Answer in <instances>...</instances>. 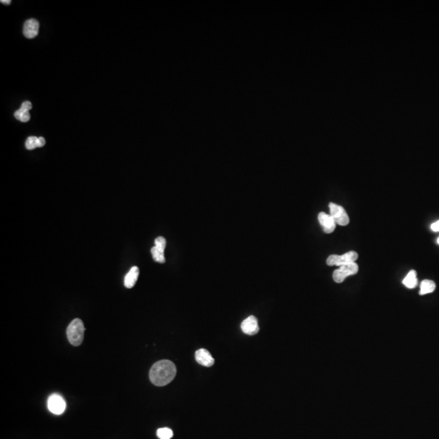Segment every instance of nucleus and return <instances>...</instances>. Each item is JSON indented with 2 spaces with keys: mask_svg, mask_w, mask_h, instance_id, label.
I'll use <instances>...</instances> for the list:
<instances>
[{
  "mask_svg": "<svg viewBox=\"0 0 439 439\" xmlns=\"http://www.w3.org/2000/svg\"><path fill=\"white\" fill-rule=\"evenodd\" d=\"M177 374V368L170 360L163 359L154 363L150 370L149 377L152 383L157 386L169 384Z\"/></svg>",
  "mask_w": 439,
  "mask_h": 439,
  "instance_id": "1",
  "label": "nucleus"
},
{
  "mask_svg": "<svg viewBox=\"0 0 439 439\" xmlns=\"http://www.w3.org/2000/svg\"><path fill=\"white\" fill-rule=\"evenodd\" d=\"M85 333V326L83 321L79 318L72 320L67 328V337L69 343L74 347H79L82 343Z\"/></svg>",
  "mask_w": 439,
  "mask_h": 439,
  "instance_id": "2",
  "label": "nucleus"
},
{
  "mask_svg": "<svg viewBox=\"0 0 439 439\" xmlns=\"http://www.w3.org/2000/svg\"><path fill=\"white\" fill-rule=\"evenodd\" d=\"M358 271H359V266L357 263H348L347 265H342L339 267V269L333 272V280L336 283L343 282L347 277L355 275L358 273Z\"/></svg>",
  "mask_w": 439,
  "mask_h": 439,
  "instance_id": "3",
  "label": "nucleus"
},
{
  "mask_svg": "<svg viewBox=\"0 0 439 439\" xmlns=\"http://www.w3.org/2000/svg\"><path fill=\"white\" fill-rule=\"evenodd\" d=\"M358 254L356 251H349L344 255H329L326 260L327 265L329 266H342L347 265L348 263L356 262L358 259Z\"/></svg>",
  "mask_w": 439,
  "mask_h": 439,
  "instance_id": "4",
  "label": "nucleus"
},
{
  "mask_svg": "<svg viewBox=\"0 0 439 439\" xmlns=\"http://www.w3.org/2000/svg\"><path fill=\"white\" fill-rule=\"evenodd\" d=\"M330 216L335 221L336 225L346 226L349 224V216L347 215L346 210L340 205L330 202L329 205Z\"/></svg>",
  "mask_w": 439,
  "mask_h": 439,
  "instance_id": "5",
  "label": "nucleus"
},
{
  "mask_svg": "<svg viewBox=\"0 0 439 439\" xmlns=\"http://www.w3.org/2000/svg\"><path fill=\"white\" fill-rule=\"evenodd\" d=\"M47 407L51 413L61 415L66 409V402L62 396L58 394H52L47 400Z\"/></svg>",
  "mask_w": 439,
  "mask_h": 439,
  "instance_id": "6",
  "label": "nucleus"
},
{
  "mask_svg": "<svg viewBox=\"0 0 439 439\" xmlns=\"http://www.w3.org/2000/svg\"><path fill=\"white\" fill-rule=\"evenodd\" d=\"M241 329L247 335H255L260 330L257 319L254 316H250L241 322Z\"/></svg>",
  "mask_w": 439,
  "mask_h": 439,
  "instance_id": "7",
  "label": "nucleus"
},
{
  "mask_svg": "<svg viewBox=\"0 0 439 439\" xmlns=\"http://www.w3.org/2000/svg\"><path fill=\"white\" fill-rule=\"evenodd\" d=\"M318 221H319L322 229L324 233L331 234L334 231L336 228V223L333 217L329 214L324 212H319L318 215Z\"/></svg>",
  "mask_w": 439,
  "mask_h": 439,
  "instance_id": "8",
  "label": "nucleus"
},
{
  "mask_svg": "<svg viewBox=\"0 0 439 439\" xmlns=\"http://www.w3.org/2000/svg\"><path fill=\"white\" fill-rule=\"evenodd\" d=\"M40 23L35 19H30L24 25L23 34L27 39H35L39 35Z\"/></svg>",
  "mask_w": 439,
  "mask_h": 439,
  "instance_id": "9",
  "label": "nucleus"
},
{
  "mask_svg": "<svg viewBox=\"0 0 439 439\" xmlns=\"http://www.w3.org/2000/svg\"><path fill=\"white\" fill-rule=\"evenodd\" d=\"M196 359L200 365L204 367H212L215 363L214 358L210 352L206 349H200L196 351Z\"/></svg>",
  "mask_w": 439,
  "mask_h": 439,
  "instance_id": "10",
  "label": "nucleus"
},
{
  "mask_svg": "<svg viewBox=\"0 0 439 439\" xmlns=\"http://www.w3.org/2000/svg\"><path fill=\"white\" fill-rule=\"evenodd\" d=\"M139 275V269L138 267H132L129 273L124 278V286L128 289H131L135 285L136 281L138 280Z\"/></svg>",
  "mask_w": 439,
  "mask_h": 439,
  "instance_id": "11",
  "label": "nucleus"
},
{
  "mask_svg": "<svg viewBox=\"0 0 439 439\" xmlns=\"http://www.w3.org/2000/svg\"><path fill=\"white\" fill-rule=\"evenodd\" d=\"M402 284L407 288L413 289L417 285V278H416V272L415 270H411L407 274V276L402 280Z\"/></svg>",
  "mask_w": 439,
  "mask_h": 439,
  "instance_id": "12",
  "label": "nucleus"
},
{
  "mask_svg": "<svg viewBox=\"0 0 439 439\" xmlns=\"http://www.w3.org/2000/svg\"><path fill=\"white\" fill-rule=\"evenodd\" d=\"M436 289V284L435 281L431 280H424L421 283V290L419 294L421 295H425V294H430L435 291Z\"/></svg>",
  "mask_w": 439,
  "mask_h": 439,
  "instance_id": "13",
  "label": "nucleus"
},
{
  "mask_svg": "<svg viewBox=\"0 0 439 439\" xmlns=\"http://www.w3.org/2000/svg\"><path fill=\"white\" fill-rule=\"evenodd\" d=\"M151 252H152V257L154 259L155 261L160 263V264L165 262L164 251H162L160 249L157 248V246H153L152 250H151Z\"/></svg>",
  "mask_w": 439,
  "mask_h": 439,
  "instance_id": "14",
  "label": "nucleus"
},
{
  "mask_svg": "<svg viewBox=\"0 0 439 439\" xmlns=\"http://www.w3.org/2000/svg\"><path fill=\"white\" fill-rule=\"evenodd\" d=\"M157 437L160 439H171L173 438V430L169 428H160L157 430Z\"/></svg>",
  "mask_w": 439,
  "mask_h": 439,
  "instance_id": "15",
  "label": "nucleus"
},
{
  "mask_svg": "<svg viewBox=\"0 0 439 439\" xmlns=\"http://www.w3.org/2000/svg\"><path fill=\"white\" fill-rule=\"evenodd\" d=\"M14 116L17 120H21V122H27L30 119V112H26V111L21 110V109L16 111Z\"/></svg>",
  "mask_w": 439,
  "mask_h": 439,
  "instance_id": "16",
  "label": "nucleus"
},
{
  "mask_svg": "<svg viewBox=\"0 0 439 439\" xmlns=\"http://www.w3.org/2000/svg\"><path fill=\"white\" fill-rule=\"evenodd\" d=\"M26 149L28 150H34L38 147V138L37 137H35V136H32V137H30V138H27V140L26 142Z\"/></svg>",
  "mask_w": 439,
  "mask_h": 439,
  "instance_id": "17",
  "label": "nucleus"
},
{
  "mask_svg": "<svg viewBox=\"0 0 439 439\" xmlns=\"http://www.w3.org/2000/svg\"><path fill=\"white\" fill-rule=\"evenodd\" d=\"M166 240L164 238L158 237L155 240V246H157V248L160 249L162 251H164L166 247Z\"/></svg>",
  "mask_w": 439,
  "mask_h": 439,
  "instance_id": "18",
  "label": "nucleus"
},
{
  "mask_svg": "<svg viewBox=\"0 0 439 439\" xmlns=\"http://www.w3.org/2000/svg\"><path fill=\"white\" fill-rule=\"evenodd\" d=\"M32 104L30 103V101H26L22 103L21 104V107L20 109L21 110L26 111V112H30L31 109H32Z\"/></svg>",
  "mask_w": 439,
  "mask_h": 439,
  "instance_id": "19",
  "label": "nucleus"
},
{
  "mask_svg": "<svg viewBox=\"0 0 439 439\" xmlns=\"http://www.w3.org/2000/svg\"><path fill=\"white\" fill-rule=\"evenodd\" d=\"M430 228H431V230H433L434 232H439V221L433 223Z\"/></svg>",
  "mask_w": 439,
  "mask_h": 439,
  "instance_id": "20",
  "label": "nucleus"
},
{
  "mask_svg": "<svg viewBox=\"0 0 439 439\" xmlns=\"http://www.w3.org/2000/svg\"><path fill=\"white\" fill-rule=\"evenodd\" d=\"M46 144V140L42 137L38 138V147H42Z\"/></svg>",
  "mask_w": 439,
  "mask_h": 439,
  "instance_id": "21",
  "label": "nucleus"
},
{
  "mask_svg": "<svg viewBox=\"0 0 439 439\" xmlns=\"http://www.w3.org/2000/svg\"><path fill=\"white\" fill-rule=\"evenodd\" d=\"M1 2H2V3H4V4H10V3H11V1H10V0H2Z\"/></svg>",
  "mask_w": 439,
  "mask_h": 439,
  "instance_id": "22",
  "label": "nucleus"
},
{
  "mask_svg": "<svg viewBox=\"0 0 439 439\" xmlns=\"http://www.w3.org/2000/svg\"><path fill=\"white\" fill-rule=\"evenodd\" d=\"M437 242H438V244H439V239H438Z\"/></svg>",
  "mask_w": 439,
  "mask_h": 439,
  "instance_id": "23",
  "label": "nucleus"
}]
</instances>
